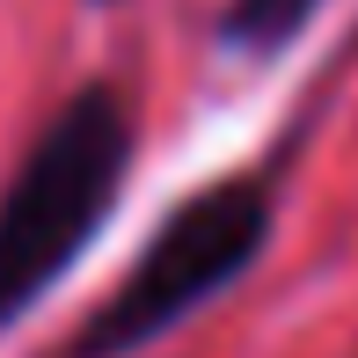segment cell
<instances>
[{"instance_id": "cell-3", "label": "cell", "mask_w": 358, "mask_h": 358, "mask_svg": "<svg viewBox=\"0 0 358 358\" xmlns=\"http://www.w3.org/2000/svg\"><path fill=\"white\" fill-rule=\"evenodd\" d=\"M315 15H322V0H227L220 8V37L234 44V52H249V59H271V52H285Z\"/></svg>"}, {"instance_id": "cell-2", "label": "cell", "mask_w": 358, "mask_h": 358, "mask_svg": "<svg viewBox=\"0 0 358 358\" xmlns=\"http://www.w3.org/2000/svg\"><path fill=\"white\" fill-rule=\"evenodd\" d=\"M264 234H271V183L264 176H227V183L190 190L161 220V234L132 256V271L110 285V300L73 329L66 358H132L154 336L183 329L205 300H220L256 264Z\"/></svg>"}, {"instance_id": "cell-1", "label": "cell", "mask_w": 358, "mask_h": 358, "mask_svg": "<svg viewBox=\"0 0 358 358\" xmlns=\"http://www.w3.org/2000/svg\"><path fill=\"white\" fill-rule=\"evenodd\" d=\"M124 176H132V110L110 80H88L44 117V132L0 190V329L22 322L88 256Z\"/></svg>"}]
</instances>
